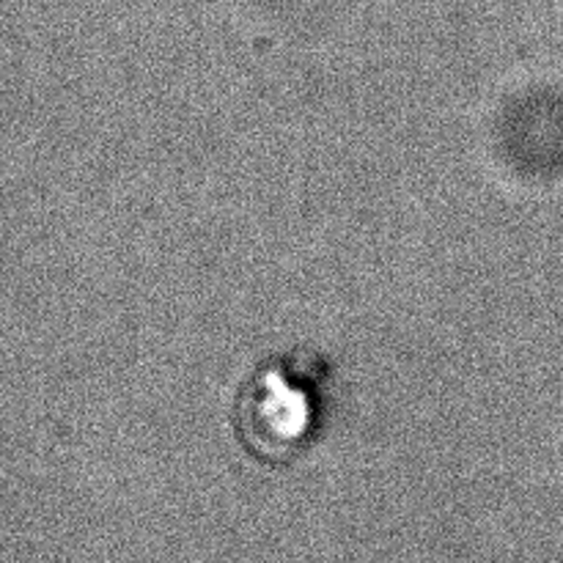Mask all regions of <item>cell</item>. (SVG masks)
<instances>
[{"label":"cell","instance_id":"1","mask_svg":"<svg viewBox=\"0 0 563 563\" xmlns=\"http://www.w3.org/2000/svg\"><path fill=\"white\" fill-rule=\"evenodd\" d=\"M319 421L322 401L317 377L295 361L267 363L240 390V438L264 462L300 456L317 438Z\"/></svg>","mask_w":563,"mask_h":563}]
</instances>
